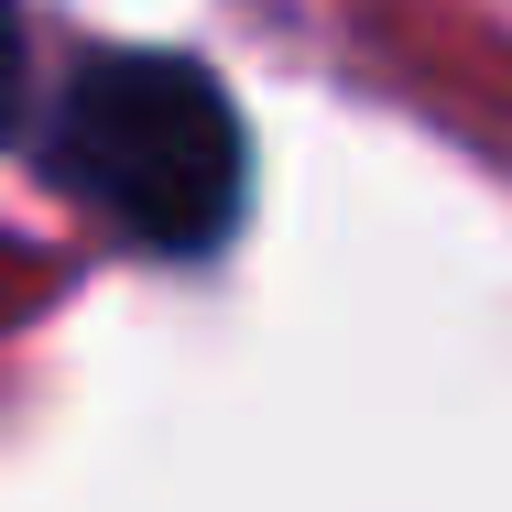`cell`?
<instances>
[{"label": "cell", "instance_id": "cell-2", "mask_svg": "<svg viewBox=\"0 0 512 512\" xmlns=\"http://www.w3.org/2000/svg\"><path fill=\"white\" fill-rule=\"evenodd\" d=\"M22 109V11L0 0V120Z\"/></svg>", "mask_w": 512, "mask_h": 512}, {"label": "cell", "instance_id": "cell-1", "mask_svg": "<svg viewBox=\"0 0 512 512\" xmlns=\"http://www.w3.org/2000/svg\"><path fill=\"white\" fill-rule=\"evenodd\" d=\"M55 175L77 197L120 218L153 251H207L240 218V109L218 99V77L186 55H99L66 120H55Z\"/></svg>", "mask_w": 512, "mask_h": 512}]
</instances>
